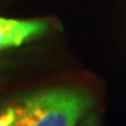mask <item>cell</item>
<instances>
[{
	"label": "cell",
	"instance_id": "cell-1",
	"mask_svg": "<svg viewBox=\"0 0 126 126\" xmlns=\"http://www.w3.org/2000/svg\"><path fill=\"white\" fill-rule=\"evenodd\" d=\"M91 107L86 93L69 88L39 91L16 105V126H74Z\"/></svg>",
	"mask_w": 126,
	"mask_h": 126
},
{
	"label": "cell",
	"instance_id": "cell-2",
	"mask_svg": "<svg viewBox=\"0 0 126 126\" xmlns=\"http://www.w3.org/2000/svg\"><path fill=\"white\" fill-rule=\"evenodd\" d=\"M45 20H14L0 17V49L21 46L48 31Z\"/></svg>",
	"mask_w": 126,
	"mask_h": 126
},
{
	"label": "cell",
	"instance_id": "cell-3",
	"mask_svg": "<svg viewBox=\"0 0 126 126\" xmlns=\"http://www.w3.org/2000/svg\"><path fill=\"white\" fill-rule=\"evenodd\" d=\"M0 126H16V109H14V107H9L3 112H0Z\"/></svg>",
	"mask_w": 126,
	"mask_h": 126
}]
</instances>
